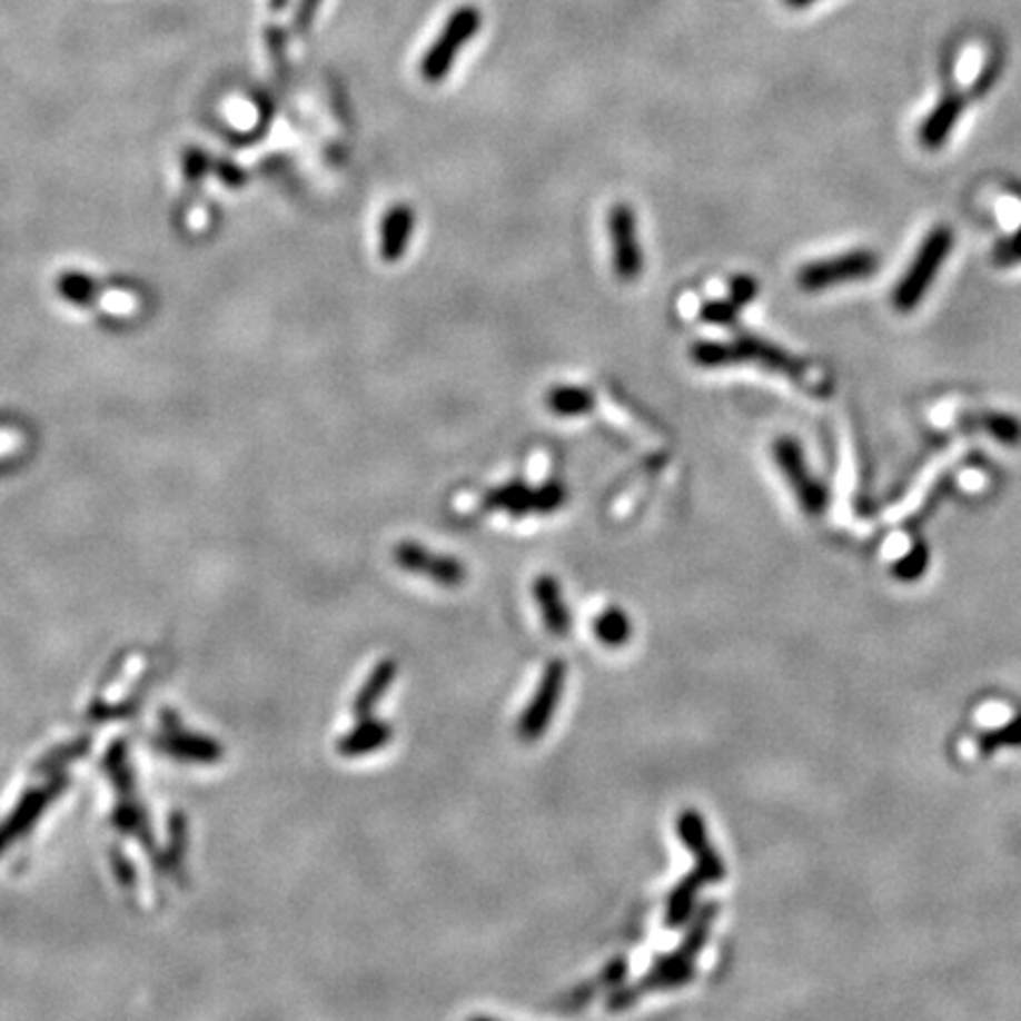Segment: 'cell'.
<instances>
[{"label":"cell","mask_w":1021,"mask_h":1021,"mask_svg":"<svg viewBox=\"0 0 1021 1021\" xmlns=\"http://www.w3.org/2000/svg\"><path fill=\"white\" fill-rule=\"evenodd\" d=\"M693 365L716 369L733 365H754L775 374H783L792 381H804L806 365L800 357L790 355L785 348L769 344L760 336H737L728 344L724 340H697L691 348Z\"/></svg>","instance_id":"6da1fadb"},{"label":"cell","mask_w":1021,"mask_h":1021,"mask_svg":"<svg viewBox=\"0 0 1021 1021\" xmlns=\"http://www.w3.org/2000/svg\"><path fill=\"white\" fill-rule=\"evenodd\" d=\"M718 908L716 903L700 905L691 926H686L684 941H681L672 953H665L653 960L646 977H641L634 989L638 995L657 993V991H674L684 989L695 979V960L705 951V945L712 934V924L716 920Z\"/></svg>","instance_id":"7a4b0ae2"},{"label":"cell","mask_w":1021,"mask_h":1021,"mask_svg":"<svg viewBox=\"0 0 1021 1021\" xmlns=\"http://www.w3.org/2000/svg\"><path fill=\"white\" fill-rule=\"evenodd\" d=\"M953 246L955 235L949 225H936L934 230L922 239L918 254L913 256L911 265H908L892 291V306L899 313H913L922 303V298L930 294L943 262L949 260L953 251Z\"/></svg>","instance_id":"3957f363"},{"label":"cell","mask_w":1021,"mask_h":1021,"mask_svg":"<svg viewBox=\"0 0 1021 1021\" xmlns=\"http://www.w3.org/2000/svg\"><path fill=\"white\" fill-rule=\"evenodd\" d=\"M483 27V14L476 6H462L454 10L438 38L430 43L422 60V76L426 83H443L457 62L459 52L478 36Z\"/></svg>","instance_id":"277c9868"},{"label":"cell","mask_w":1021,"mask_h":1021,"mask_svg":"<svg viewBox=\"0 0 1021 1021\" xmlns=\"http://www.w3.org/2000/svg\"><path fill=\"white\" fill-rule=\"evenodd\" d=\"M771 457L779 464L785 483L790 485L792 495L800 502L804 514L811 518L823 516L830 504L827 487L811 473L800 440L790 438V435H781V438H775L771 445Z\"/></svg>","instance_id":"5b68a950"},{"label":"cell","mask_w":1021,"mask_h":1021,"mask_svg":"<svg viewBox=\"0 0 1021 1021\" xmlns=\"http://www.w3.org/2000/svg\"><path fill=\"white\" fill-rule=\"evenodd\" d=\"M880 268V256L868 249H854L840 256H830L821 260H811L802 265L797 272L800 289L806 294H821L827 289L842 287L849 281H861L873 277Z\"/></svg>","instance_id":"8992f818"},{"label":"cell","mask_w":1021,"mask_h":1021,"mask_svg":"<svg viewBox=\"0 0 1021 1021\" xmlns=\"http://www.w3.org/2000/svg\"><path fill=\"white\" fill-rule=\"evenodd\" d=\"M567 502V489L558 480H548L544 485H527L523 480H510L489 489L485 495V508L506 510V514L523 516H548Z\"/></svg>","instance_id":"52a82bcc"},{"label":"cell","mask_w":1021,"mask_h":1021,"mask_svg":"<svg viewBox=\"0 0 1021 1021\" xmlns=\"http://www.w3.org/2000/svg\"><path fill=\"white\" fill-rule=\"evenodd\" d=\"M565 676H567V667L563 660H552L544 667L539 686L518 718V735L523 743H537L539 737L546 733V728L552 726L554 714L563 697Z\"/></svg>","instance_id":"ba28073f"},{"label":"cell","mask_w":1021,"mask_h":1021,"mask_svg":"<svg viewBox=\"0 0 1021 1021\" xmlns=\"http://www.w3.org/2000/svg\"><path fill=\"white\" fill-rule=\"evenodd\" d=\"M608 235L613 244V270L622 281H634L643 272V256L638 241V222L630 204H615L608 214Z\"/></svg>","instance_id":"9c48e42d"},{"label":"cell","mask_w":1021,"mask_h":1021,"mask_svg":"<svg viewBox=\"0 0 1021 1021\" xmlns=\"http://www.w3.org/2000/svg\"><path fill=\"white\" fill-rule=\"evenodd\" d=\"M676 835L678 840L686 844L691 851V856L695 861V873L703 878L707 884L712 882H722L726 878V863L722 854L714 849L707 823L703 819V813H697L695 809H686L678 813L676 819Z\"/></svg>","instance_id":"30bf717a"},{"label":"cell","mask_w":1021,"mask_h":1021,"mask_svg":"<svg viewBox=\"0 0 1021 1021\" xmlns=\"http://www.w3.org/2000/svg\"><path fill=\"white\" fill-rule=\"evenodd\" d=\"M393 558L405 573L422 575L443 586H459L468 577L466 565L459 558L433 554L419 542H400L393 548Z\"/></svg>","instance_id":"8fae6325"},{"label":"cell","mask_w":1021,"mask_h":1021,"mask_svg":"<svg viewBox=\"0 0 1021 1021\" xmlns=\"http://www.w3.org/2000/svg\"><path fill=\"white\" fill-rule=\"evenodd\" d=\"M964 105H968V100H964V92H955V90L945 92L943 98L934 105V109L926 113L924 121L920 123V130H918L920 145L924 149L936 151L949 142L962 117Z\"/></svg>","instance_id":"7c38bea8"},{"label":"cell","mask_w":1021,"mask_h":1021,"mask_svg":"<svg viewBox=\"0 0 1021 1021\" xmlns=\"http://www.w3.org/2000/svg\"><path fill=\"white\" fill-rule=\"evenodd\" d=\"M760 294V281L750 275H735L728 284V294L726 298L718 300H707L703 308H700V319L705 325L714 327H728L735 321V317L741 315L750 303Z\"/></svg>","instance_id":"4fadbf2b"},{"label":"cell","mask_w":1021,"mask_h":1021,"mask_svg":"<svg viewBox=\"0 0 1021 1021\" xmlns=\"http://www.w3.org/2000/svg\"><path fill=\"white\" fill-rule=\"evenodd\" d=\"M416 216L409 204H395L381 218V239H378V254L386 262H397L405 258L409 241L414 235Z\"/></svg>","instance_id":"5bb4252c"},{"label":"cell","mask_w":1021,"mask_h":1021,"mask_svg":"<svg viewBox=\"0 0 1021 1021\" xmlns=\"http://www.w3.org/2000/svg\"><path fill=\"white\" fill-rule=\"evenodd\" d=\"M533 592L539 605V613L544 619V627L554 636H567L573 632V615L567 611V605L561 594V584L554 575H539L533 584Z\"/></svg>","instance_id":"9a60e30c"},{"label":"cell","mask_w":1021,"mask_h":1021,"mask_svg":"<svg viewBox=\"0 0 1021 1021\" xmlns=\"http://www.w3.org/2000/svg\"><path fill=\"white\" fill-rule=\"evenodd\" d=\"M393 737V728L381 722V718H359L357 726L350 728L346 735L338 737L336 750L348 756V760H355V756H365L371 752L384 750Z\"/></svg>","instance_id":"2e32d148"},{"label":"cell","mask_w":1021,"mask_h":1021,"mask_svg":"<svg viewBox=\"0 0 1021 1021\" xmlns=\"http://www.w3.org/2000/svg\"><path fill=\"white\" fill-rule=\"evenodd\" d=\"M397 672H400V667H397V662L386 657L381 662H376L374 670L369 672V676L365 678V684L363 688H359L355 693V700H353V712L357 718H369L374 716V710L378 707V703H381L384 695L388 693V688L393 686V681L397 676Z\"/></svg>","instance_id":"e0dca14e"},{"label":"cell","mask_w":1021,"mask_h":1021,"mask_svg":"<svg viewBox=\"0 0 1021 1021\" xmlns=\"http://www.w3.org/2000/svg\"><path fill=\"white\" fill-rule=\"evenodd\" d=\"M705 884L707 882L700 878L695 870H691V873L672 889V894L667 899V913H665L670 930H681V926H686V922L693 918L695 908H697L700 889H703Z\"/></svg>","instance_id":"ac0fdd59"},{"label":"cell","mask_w":1021,"mask_h":1021,"mask_svg":"<svg viewBox=\"0 0 1021 1021\" xmlns=\"http://www.w3.org/2000/svg\"><path fill=\"white\" fill-rule=\"evenodd\" d=\"M544 403L556 416L573 419V416L589 414L596 407V395L584 386H554L546 393Z\"/></svg>","instance_id":"d6986e66"},{"label":"cell","mask_w":1021,"mask_h":1021,"mask_svg":"<svg viewBox=\"0 0 1021 1021\" xmlns=\"http://www.w3.org/2000/svg\"><path fill=\"white\" fill-rule=\"evenodd\" d=\"M594 636L601 641V646H605V648L627 646V643L634 636L632 617L624 613L622 608H615V605H613V608H605L594 619Z\"/></svg>","instance_id":"ffe728a7"},{"label":"cell","mask_w":1021,"mask_h":1021,"mask_svg":"<svg viewBox=\"0 0 1021 1021\" xmlns=\"http://www.w3.org/2000/svg\"><path fill=\"white\" fill-rule=\"evenodd\" d=\"M1021 747V712H1017L1005 726L983 731L977 737V750L981 756H991L998 750Z\"/></svg>","instance_id":"44dd1931"},{"label":"cell","mask_w":1021,"mask_h":1021,"mask_svg":"<svg viewBox=\"0 0 1021 1021\" xmlns=\"http://www.w3.org/2000/svg\"><path fill=\"white\" fill-rule=\"evenodd\" d=\"M981 428H987L993 440L1002 445H1019L1021 443V422L1014 419L1012 414L991 412L981 416Z\"/></svg>","instance_id":"7402d4cb"},{"label":"cell","mask_w":1021,"mask_h":1021,"mask_svg":"<svg viewBox=\"0 0 1021 1021\" xmlns=\"http://www.w3.org/2000/svg\"><path fill=\"white\" fill-rule=\"evenodd\" d=\"M926 567H930V548L926 544H915L911 552L894 563L892 573L901 582H915L926 573Z\"/></svg>","instance_id":"603a6c76"},{"label":"cell","mask_w":1021,"mask_h":1021,"mask_svg":"<svg viewBox=\"0 0 1021 1021\" xmlns=\"http://www.w3.org/2000/svg\"><path fill=\"white\" fill-rule=\"evenodd\" d=\"M993 262L998 268H1014V265L1021 262V227L1010 235L1008 239H1002L995 249H993Z\"/></svg>","instance_id":"cb8c5ba5"},{"label":"cell","mask_w":1021,"mask_h":1021,"mask_svg":"<svg viewBox=\"0 0 1021 1021\" xmlns=\"http://www.w3.org/2000/svg\"><path fill=\"white\" fill-rule=\"evenodd\" d=\"M624 979H627V960H613L608 968H605L598 977V987H619V983H624Z\"/></svg>","instance_id":"d4e9b609"},{"label":"cell","mask_w":1021,"mask_h":1021,"mask_svg":"<svg viewBox=\"0 0 1021 1021\" xmlns=\"http://www.w3.org/2000/svg\"><path fill=\"white\" fill-rule=\"evenodd\" d=\"M321 6V0H298V10H296V29L298 31H308L310 24L315 22V14Z\"/></svg>","instance_id":"484cf974"},{"label":"cell","mask_w":1021,"mask_h":1021,"mask_svg":"<svg viewBox=\"0 0 1021 1021\" xmlns=\"http://www.w3.org/2000/svg\"><path fill=\"white\" fill-rule=\"evenodd\" d=\"M813 3H819V0H785V6L787 8H794V10H802V8H809Z\"/></svg>","instance_id":"4316f807"},{"label":"cell","mask_w":1021,"mask_h":1021,"mask_svg":"<svg viewBox=\"0 0 1021 1021\" xmlns=\"http://www.w3.org/2000/svg\"><path fill=\"white\" fill-rule=\"evenodd\" d=\"M287 3H289V0H272L270 6H272V10H281V8H287Z\"/></svg>","instance_id":"83f0119b"}]
</instances>
